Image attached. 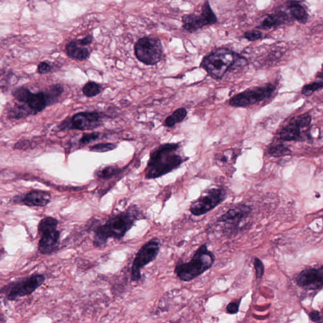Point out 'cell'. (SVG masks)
<instances>
[{
  "mask_svg": "<svg viewBox=\"0 0 323 323\" xmlns=\"http://www.w3.org/2000/svg\"><path fill=\"white\" fill-rule=\"evenodd\" d=\"M142 219H144V215L136 206L114 215L104 224L96 228L94 236V246L102 247L109 239L123 238L133 227L136 222Z\"/></svg>",
  "mask_w": 323,
  "mask_h": 323,
  "instance_id": "1",
  "label": "cell"
},
{
  "mask_svg": "<svg viewBox=\"0 0 323 323\" xmlns=\"http://www.w3.org/2000/svg\"><path fill=\"white\" fill-rule=\"evenodd\" d=\"M179 147L178 144H166L153 150L146 170L147 179L161 177L181 166L184 160L175 153Z\"/></svg>",
  "mask_w": 323,
  "mask_h": 323,
  "instance_id": "2",
  "label": "cell"
},
{
  "mask_svg": "<svg viewBox=\"0 0 323 323\" xmlns=\"http://www.w3.org/2000/svg\"><path fill=\"white\" fill-rule=\"evenodd\" d=\"M247 59L226 48H220L204 58L201 67L212 78L220 80L228 70L245 67Z\"/></svg>",
  "mask_w": 323,
  "mask_h": 323,
  "instance_id": "3",
  "label": "cell"
},
{
  "mask_svg": "<svg viewBox=\"0 0 323 323\" xmlns=\"http://www.w3.org/2000/svg\"><path fill=\"white\" fill-rule=\"evenodd\" d=\"M215 259V254L208 250L207 246L201 245L190 261L177 263L174 273L181 281L190 282L210 270L214 265Z\"/></svg>",
  "mask_w": 323,
  "mask_h": 323,
  "instance_id": "4",
  "label": "cell"
},
{
  "mask_svg": "<svg viewBox=\"0 0 323 323\" xmlns=\"http://www.w3.org/2000/svg\"><path fill=\"white\" fill-rule=\"evenodd\" d=\"M58 221L52 217L42 219L38 225V232L41 239L38 249L40 253L50 254L58 249L60 232L57 229Z\"/></svg>",
  "mask_w": 323,
  "mask_h": 323,
  "instance_id": "5",
  "label": "cell"
},
{
  "mask_svg": "<svg viewBox=\"0 0 323 323\" xmlns=\"http://www.w3.org/2000/svg\"><path fill=\"white\" fill-rule=\"evenodd\" d=\"M227 191L223 188H214L204 191L190 207L191 214L199 217L207 214L223 203L227 198Z\"/></svg>",
  "mask_w": 323,
  "mask_h": 323,
  "instance_id": "6",
  "label": "cell"
},
{
  "mask_svg": "<svg viewBox=\"0 0 323 323\" xmlns=\"http://www.w3.org/2000/svg\"><path fill=\"white\" fill-rule=\"evenodd\" d=\"M275 91L276 87L271 83L246 90L232 97L229 100V104L235 107L249 106L271 98Z\"/></svg>",
  "mask_w": 323,
  "mask_h": 323,
  "instance_id": "7",
  "label": "cell"
},
{
  "mask_svg": "<svg viewBox=\"0 0 323 323\" xmlns=\"http://www.w3.org/2000/svg\"><path fill=\"white\" fill-rule=\"evenodd\" d=\"M160 246V241L157 239H152L140 248L131 267V280L137 282L141 279V270L155 260L159 254Z\"/></svg>",
  "mask_w": 323,
  "mask_h": 323,
  "instance_id": "8",
  "label": "cell"
},
{
  "mask_svg": "<svg viewBox=\"0 0 323 323\" xmlns=\"http://www.w3.org/2000/svg\"><path fill=\"white\" fill-rule=\"evenodd\" d=\"M135 52L138 60L146 65H153L161 59L163 49L159 39L144 37L136 44Z\"/></svg>",
  "mask_w": 323,
  "mask_h": 323,
  "instance_id": "9",
  "label": "cell"
},
{
  "mask_svg": "<svg viewBox=\"0 0 323 323\" xmlns=\"http://www.w3.org/2000/svg\"><path fill=\"white\" fill-rule=\"evenodd\" d=\"M183 28L190 32L197 31L205 26L217 23L216 15L210 7L209 2L206 1L201 8V14L186 15L182 17Z\"/></svg>",
  "mask_w": 323,
  "mask_h": 323,
  "instance_id": "10",
  "label": "cell"
},
{
  "mask_svg": "<svg viewBox=\"0 0 323 323\" xmlns=\"http://www.w3.org/2000/svg\"><path fill=\"white\" fill-rule=\"evenodd\" d=\"M311 122V116L308 114H301L292 118L289 124L281 129L280 139L285 142L298 141L301 138L303 129L308 128Z\"/></svg>",
  "mask_w": 323,
  "mask_h": 323,
  "instance_id": "11",
  "label": "cell"
},
{
  "mask_svg": "<svg viewBox=\"0 0 323 323\" xmlns=\"http://www.w3.org/2000/svg\"><path fill=\"white\" fill-rule=\"evenodd\" d=\"M323 267H309L297 275L295 282L298 287L308 291H320L323 288Z\"/></svg>",
  "mask_w": 323,
  "mask_h": 323,
  "instance_id": "12",
  "label": "cell"
},
{
  "mask_svg": "<svg viewBox=\"0 0 323 323\" xmlns=\"http://www.w3.org/2000/svg\"><path fill=\"white\" fill-rule=\"evenodd\" d=\"M252 210L251 206L247 204H239L222 215L217 223H224L225 227L232 232L237 230L241 223L249 216Z\"/></svg>",
  "mask_w": 323,
  "mask_h": 323,
  "instance_id": "13",
  "label": "cell"
},
{
  "mask_svg": "<svg viewBox=\"0 0 323 323\" xmlns=\"http://www.w3.org/2000/svg\"><path fill=\"white\" fill-rule=\"evenodd\" d=\"M45 275L41 274H34L29 278L24 279L21 282L15 283L11 287L8 294V298L14 300L22 297L30 295L41 287L45 282Z\"/></svg>",
  "mask_w": 323,
  "mask_h": 323,
  "instance_id": "14",
  "label": "cell"
},
{
  "mask_svg": "<svg viewBox=\"0 0 323 323\" xmlns=\"http://www.w3.org/2000/svg\"><path fill=\"white\" fill-rule=\"evenodd\" d=\"M101 122L99 114L96 112H83L75 114L70 121V125L71 128L89 130L99 126Z\"/></svg>",
  "mask_w": 323,
  "mask_h": 323,
  "instance_id": "15",
  "label": "cell"
},
{
  "mask_svg": "<svg viewBox=\"0 0 323 323\" xmlns=\"http://www.w3.org/2000/svg\"><path fill=\"white\" fill-rule=\"evenodd\" d=\"M24 205L28 206H45L50 201V195L43 191H33L22 199Z\"/></svg>",
  "mask_w": 323,
  "mask_h": 323,
  "instance_id": "16",
  "label": "cell"
},
{
  "mask_svg": "<svg viewBox=\"0 0 323 323\" xmlns=\"http://www.w3.org/2000/svg\"><path fill=\"white\" fill-rule=\"evenodd\" d=\"M289 20V17L285 12H279L276 14L269 15L263 20L258 28L261 29L269 30L278 27L284 24Z\"/></svg>",
  "mask_w": 323,
  "mask_h": 323,
  "instance_id": "17",
  "label": "cell"
},
{
  "mask_svg": "<svg viewBox=\"0 0 323 323\" xmlns=\"http://www.w3.org/2000/svg\"><path fill=\"white\" fill-rule=\"evenodd\" d=\"M31 114H37L43 111L48 105L47 98L44 92L30 94L27 102Z\"/></svg>",
  "mask_w": 323,
  "mask_h": 323,
  "instance_id": "18",
  "label": "cell"
},
{
  "mask_svg": "<svg viewBox=\"0 0 323 323\" xmlns=\"http://www.w3.org/2000/svg\"><path fill=\"white\" fill-rule=\"evenodd\" d=\"M67 52L70 58L79 61L85 60L90 54L89 50L81 45L78 40L70 42L67 46Z\"/></svg>",
  "mask_w": 323,
  "mask_h": 323,
  "instance_id": "19",
  "label": "cell"
},
{
  "mask_svg": "<svg viewBox=\"0 0 323 323\" xmlns=\"http://www.w3.org/2000/svg\"><path fill=\"white\" fill-rule=\"evenodd\" d=\"M288 8H289L293 18L298 21V23L301 24L307 23V19H308V14H307V11L305 10L304 6L301 5L298 1H292L290 2L289 5H288Z\"/></svg>",
  "mask_w": 323,
  "mask_h": 323,
  "instance_id": "20",
  "label": "cell"
},
{
  "mask_svg": "<svg viewBox=\"0 0 323 323\" xmlns=\"http://www.w3.org/2000/svg\"><path fill=\"white\" fill-rule=\"evenodd\" d=\"M187 111L184 108H179L175 110L172 115L168 116L164 122V126L172 127L177 123H181L186 117Z\"/></svg>",
  "mask_w": 323,
  "mask_h": 323,
  "instance_id": "21",
  "label": "cell"
},
{
  "mask_svg": "<svg viewBox=\"0 0 323 323\" xmlns=\"http://www.w3.org/2000/svg\"><path fill=\"white\" fill-rule=\"evenodd\" d=\"M64 91L62 85L56 84L50 87L46 92V96L47 98L48 104L54 102L59 96L61 95Z\"/></svg>",
  "mask_w": 323,
  "mask_h": 323,
  "instance_id": "22",
  "label": "cell"
},
{
  "mask_svg": "<svg viewBox=\"0 0 323 323\" xmlns=\"http://www.w3.org/2000/svg\"><path fill=\"white\" fill-rule=\"evenodd\" d=\"M100 85L94 82H89L83 87V93L87 98H92L99 95L100 93Z\"/></svg>",
  "mask_w": 323,
  "mask_h": 323,
  "instance_id": "23",
  "label": "cell"
},
{
  "mask_svg": "<svg viewBox=\"0 0 323 323\" xmlns=\"http://www.w3.org/2000/svg\"><path fill=\"white\" fill-rule=\"evenodd\" d=\"M268 152L269 155L273 156L274 157H280L290 154L291 151L283 144H277L270 147L268 150Z\"/></svg>",
  "mask_w": 323,
  "mask_h": 323,
  "instance_id": "24",
  "label": "cell"
},
{
  "mask_svg": "<svg viewBox=\"0 0 323 323\" xmlns=\"http://www.w3.org/2000/svg\"><path fill=\"white\" fill-rule=\"evenodd\" d=\"M32 92L25 87H18L12 92L13 96L20 102L27 103L28 98Z\"/></svg>",
  "mask_w": 323,
  "mask_h": 323,
  "instance_id": "25",
  "label": "cell"
},
{
  "mask_svg": "<svg viewBox=\"0 0 323 323\" xmlns=\"http://www.w3.org/2000/svg\"><path fill=\"white\" fill-rule=\"evenodd\" d=\"M323 81H316L313 83H309V84L305 85L303 87L302 89V94L305 96H309L312 95L316 91L318 90L322 89L323 88Z\"/></svg>",
  "mask_w": 323,
  "mask_h": 323,
  "instance_id": "26",
  "label": "cell"
},
{
  "mask_svg": "<svg viewBox=\"0 0 323 323\" xmlns=\"http://www.w3.org/2000/svg\"><path fill=\"white\" fill-rule=\"evenodd\" d=\"M120 172V169L116 168V167L114 166H108L99 171L98 174V175L99 177L102 178V179H107L113 177L114 175L118 174Z\"/></svg>",
  "mask_w": 323,
  "mask_h": 323,
  "instance_id": "27",
  "label": "cell"
},
{
  "mask_svg": "<svg viewBox=\"0 0 323 323\" xmlns=\"http://www.w3.org/2000/svg\"><path fill=\"white\" fill-rule=\"evenodd\" d=\"M116 147H117V146L115 144H111V143H107V144L95 145V146L91 147L90 150L95 151V152H107V151L114 150Z\"/></svg>",
  "mask_w": 323,
  "mask_h": 323,
  "instance_id": "28",
  "label": "cell"
},
{
  "mask_svg": "<svg viewBox=\"0 0 323 323\" xmlns=\"http://www.w3.org/2000/svg\"><path fill=\"white\" fill-rule=\"evenodd\" d=\"M254 268L257 279H261L263 277L265 274V265L263 261L256 258L254 261Z\"/></svg>",
  "mask_w": 323,
  "mask_h": 323,
  "instance_id": "29",
  "label": "cell"
},
{
  "mask_svg": "<svg viewBox=\"0 0 323 323\" xmlns=\"http://www.w3.org/2000/svg\"><path fill=\"white\" fill-rule=\"evenodd\" d=\"M244 37L246 39H248V41H255L262 38L263 34L262 32L259 31V30H249V31L245 32Z\"/></svg>",
  "mask_w": 323,
  "mask_h": 323,
  "instance_id": "30",
  "label": "cell"
},
{
  "mask_svg": "<svg viewBox=\"0 0 323 323\" xmlns=\"http://www.w3.org/2000/svg\"><path fill=\"white\" fill-rule=\"evenodd\" d=\"M100 134L99 133H85L81 138L80 143L83 145H87L95 140H98L99 138Z\"/></svg>",
  "mask_w": 323,
  "mask_h": 323,
  "instance_id": "31",
  "label": "cell"
},
{
  "mask_svg": "<svg viewBox=\"0 0 323 323\" xmlns=\"http://www.w3.org/2000/svg\"><path fill=\"white\" fill-rule=\"evenodd\" d=\"M241 298L239 301H235V302H230L227 305V312L230 314H236L238 313L239 311V307H240Z\"/></svg>",
  "mask_w": 323,
  "mask_h": 323,
  "instance_id": "32",
  "label": "cell"
},
{
  "mask_svg": "<svg viewBox=\"0 0 323 323\" xmlns=\"http://www.w3.org/2000/svg\"><path fill=\"white\" fill-rule=\"evenodd\" d=\"M309 317L310 320L314 323L322 322V315H321L320 312L316 311V310H313V311L310 312L309 314Z\"/></svg>",
  "mask_w": 323,
  "mask_h": 323,
  "instance_id": "33",
  "label": "cell"
},
{
  "mask_svg": "<svg viewBox=\"0 0 323 323\" xmlns=\"http://www.w3.org/2000/svg\"><path fill=\"white\" fill-rule=\"evenodd\" d=\"M51 70V67L49 64L46 62H42L39 64L38 71L41 74H46L49 73Z\"/></svg>",
  "mask_w": 323,
  "mask_h": 323,
  "instance_id": "34",
  "label": "cell"
},
{
  "mask_svg": "<svg viewBox=\"0 0 323 323\" xmlns=\"http://www.w3.org/2000/svg\"><path fill=\"white\" fill-rule=\"evenodd\" d=\"M78 41L80 45L83 46L89 45H91V44L92 43V41H93V36H88L85 37V38L80 39V40H78Z\"/></svg>",
  "mask_w": 323,
  "mask_h": 323,
  "instance_id": "35",
  "label": "cell"
}]
</instances>
